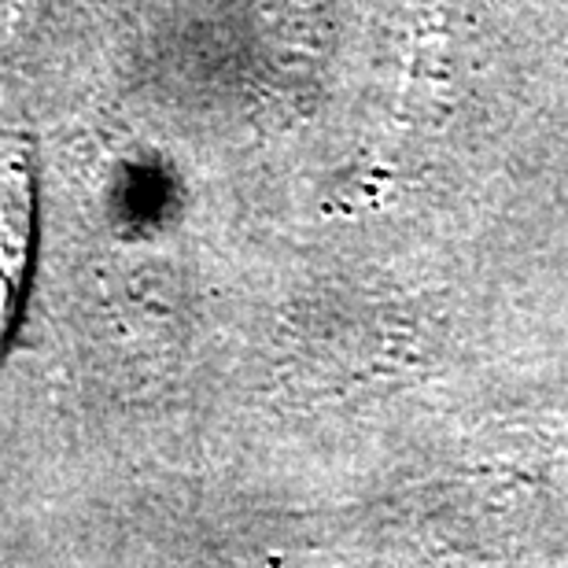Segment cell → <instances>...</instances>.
<instances>
[{
	"label": "cell",
	"instance_id": "6da1fadb",
	"mask_svg": "<svg viewBox=\"0 0 568 568\" xmlns=\"http://www.w3.org/2000/svg\"><path fill=\"white\" fill-rule=\"evenodd\" d=\"M33 166L27 155H11L0 166V358L19 325L33 263Z\"/></svg>",
	"mask_w": 568,
	"mask_h": 568
}]
</instances>
